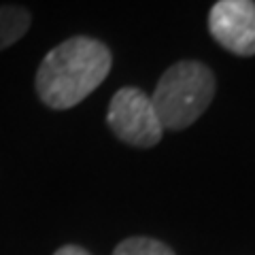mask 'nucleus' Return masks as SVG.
Wrapping results in <instances>:
<instances>
[{
  "label": "nucleus",
  "mask_w": 255,
  "mask_h": 255,
  "mask_svg": "<svg viewBox=\"0 0 255 255\" xmlns=\"http://www.w3.org/2000/svg\"><path fill=\"white\" fill-rule=\"evenodd\" d=\"M113 55L109 47L92 36H73L38 64L34 87L43 105L66 111L83 102L111 73Z\"/></svg>",
  "instance_id": "obj_1"
},
{
  "label": "nucleus",
  "mask_w": 255,
  "mask_h": 255,
  "mask_svg": "<svg viewBox=\"0 0 255 255\" xmlns=\"http://www.w3.org/2000/svg\"><path fill=\"white\" fill-rule=\"evenodd\" d=\"M215 75L198 60H181L159 77L149 96L164 130H185L213 102Z\"/></svg>",
  "instance_id": "obj_2"
},
{
  "label": "nucleus",
  "mask_w": 255,
  "mask_h": 255,
  "mask_svg": "<svg viewBox=\"0 0 255 255\" xmlns=\"http://www.w3.org/2000/svg\"><path fill=\"white\" fill-rule=\"evenodd\" d=\"M107 124L122 142L138 149L155 147L164 134L149 94L138 87H122L115 92L107 111Z\"/></svg>",
  "instance_id": "obj_3"
},
{
  "label": "nucleus",
  "mask_w": 255,
  "mask_h": 255,
  "mask_svg": "<svg viewBox=\"0 0 255 255\" xmlns=\"http://www.w3.org/2000/svg\"><path fill=\"white\" fill-rule=\"evenodd\" d=\"M209 32L234 55H255V2L217 0L209 11Z\"/></svg>",
  "instance_id": "obj_4"
},
{
  "label": "nucleus",
  "mask_w": 255,
  "mask_h": 255,
  "mask_svg": "<svg viewBox=\"0 0 255 255\" xmlns=\"http://www.w3.org/2000/svg\"><path fill=\"white\" fill-rule=\"evenodd\" d=\"M32 17L28 9L17 4H0V51L21 41L30 30Z\"/></svg>",
  "instance_id": "obj_5"
},
{
  "label": "nucleus",
  "mask_w": 255,
  "mask_h": 255,
  "mask_svg": "<svg viewBox=\"0 0 255 255\" xmlns=\"http://www.w3.org/2000/svg\"><path fill=\"white\" fill-rule=\"evenodd\" d=\"M113 255H174V251L162 241H155V238L130 236L115 247Z\"/></svg>",
  "instance_id": "obj_6"
},
{
  "label": "nucleus",
  "mask_w": 255,
  "mask_h": 255,
  "mask_svg": "<svg viewBox=\"0 0 255 255\" xmlns=\"http://www.w3.org/2000/svg\"><path fill=\"white\" fill-rule=\"evenodd\" d=\"M53 255H90V253H87L83 247H77V245H64V247H60V249L55 251Z\"/></svg>",
  "instance_id": "obj_7"
}]
</instances>
